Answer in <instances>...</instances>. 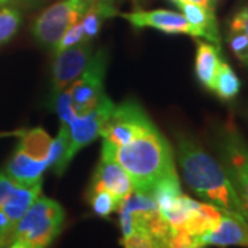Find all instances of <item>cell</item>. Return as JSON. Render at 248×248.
I'll use <instances>...</instances> for the list:
<instances>
[{
    "mask_svg": "<svg viewBox=\"0 0 248 248\" xmlns=\"http://www.w3.org/2000/svg\"><path fill=\"white\" fill-rule=\"evenodd\" d=\"M116 14L117 11L113 7L112 0H97L80 19L86 39L91 42L94 37H97L102 28V24L108 18L113 17Z\"/></svg>",
    "mask_w": 248,
    "mask_h": 248,
    "instance_id": "16",
    "label": "cell"
},
{
    "mask_svg": "<svg viewBox=\"0 0 248 248\" xmlns=\"http://www.w3.org/2000/svg\"><path fill=\"white\" fill-rule=\"evenodd\" d=\"M16 185L17 184L11 178L7 177L4 172H0V207L9 199V196L14 190Z\"/></svg>",
    "mask_w": 248,
    "mask_h": 248,
    "instance_id": "27",
    "label": "cell"
},
{
    "mask_svg": "<svg viewBox=\"0 0 248 248\" xmlns=\"http://www.w3.org/2000/svg\"><path fill=\"white\" fill-rule=\"evenodd\" d=\"M228 45L237 60L248 68V37L239 21L233 17L228 28Z\"/></svg>",
    "mask_w": 248,
    "mask_h": 248,
    "instance_id": "21",
    "label": "cell"
},
{
    "mask_svg": "<svg viewBox=\"0 0 248 248\" xmlns=\"http://www.w3.org/2000/svg\"><path fill=\"white\" fill-rule=\"evenodd\" d=\"M72 160L69 157V130L66 124H61L57 138L53 140L50 152L47 156L48 169H51L57 175H62L68 169Z\"/></svg>",
    "mask_w": 248,
    "mask_h": 248,
    "instance_id": "18",
    "label": "cell"
},
{
    "mask_svg": "<svg viewBox=\"0 0 248 248\" xmlns=\"http://www.w3.org/2000/svg\"><path fill=\"white\" fill-rule=\"evenodd\" d=\"M54 107H55V112L61 120V124L71 123L72 120L76 116V110L73 107V101H72L71 93L69 90H63L61 93L54 95Z\"/></svg>",
    "mask_w": 248,
    "mask_h": 248,
    "instance_id": "24",
    "label": "cell"
},
{
    "mask_svg": "<svg viewBox=\"0 0 248 248\" xmlns=\"http://www.w3.org/2000/svg\"><path fill=\"white\" fill-rule=\"evenodd\" d=\"M108 65V54L105 50H98L87 69L79 79L69 86L73 107L76 115H83L97 105L104 93V79Z\"/></svg>",
    "mask_w": 248,
    "mask_h": 248,
    "instance_id": "7",
    "label": "cell"
},
{
    "mask_svg": "<svg viewBox=\"0 0 248 248\" xmlns=\"http://www.w3.org/2000/svg\"><path fill=\"white\" fill-rule=\"evenodd\" d=\"M90 186L108 190L115 197L119 207L134 192V185L127 171L112 156L105 153H101V160L91 178Z\"/></svg>",
    "mask_w": 248,
    "mask_h": 248,
    "instance_id": "11",
    "label": "cell"
},
{
    "mask_svg": "<svg viewBox=\"0 0 248 248\" xmlns=\"http://www.w3.org/2000/svg\"><path fill=\"white\" fill-rule=\"evenodd\" d=\"M102 153L112 156L131 178L134 190L151 195L161 179L177 174L174 153L156 125L137 135L123 146L104 140Z\"/></svg>",
    "mask_w": 248,
    "mask_h": 248,
    "instance_id": "2",
    "label": "cell"
},
{
    "mask_svg": "<svg viewBox=\"0 0 248 248\" xmlns=\"http://www.w3.org/2000/svg\"><path fill=\"white\" fill-rule=\"evenodd\" d=\"M122 243L124 248H169L164 243L143 231H133L130 234L123 236Z\"/></svg>",
    "mask_w": 248,
    "mask_h": 248,
    "instance_id": "23",
    "label": "cell"
},
{
    "mask_svg": "<svg viewBox=\"0 0 248 248\" xmlns=\"http://www.w3.org/2000/svg\"><path fill=\"white\" fill-rule=\"evenodd\" d=\"M178 7L193 28L195 37L205 39L211 45L221 48V33L213 7L197 3H179Z\"/></svg>",
    "mask_w": 248,
    "mask_h": 248,
    "instance_id": "13",
    "label": "cell"
},
{
    "mask_svg": "<svg viewBox=\"0 0 248 248\" xmlns=\"http://www.w3.org/2000/svg\"><path fill=\"white\" fill-rule=\"evenodd\" d=\"M87 200H89L90 207L94 211L95 215L107 218L112 213L119 210V205L116 203L115 197L110 195L105 189L101 187H93L90 186L87 192Z\"/></svg>",
    "mask_w": 248,
    "mask_h": 248,
    "instance_id": "20",
    "label": "cell"
},
{
    "mask_svg": "<svg viewBox=\"0 0 248 248\" xmlns=\"http://www.w3.org/2000/svg\"><path fill=\"white\" fill-rule=\"evenodd\" d=\"M219 0H208V6L210 7H213V9H215V4L218 3Z\"/></svg>",
    "mask_w": 248,
    "mask_h": 248,
    "instance_id": "30",
    "label": "cell"
},
{
    "mask_svg": "<svg viewBox=\"0 0 248 248\" xmlns=\"http://www.w3.org/2000/svg\"><path fill=\"white\" fill-rule=\"evenodd\" d=\"M115 109V104L110 101L107 94H104L97 105L83 115H76L71 123L68 124L69 130V157H73L84 149L89 143L101 137L104 124L107 123L110 113Z\"/></svg>",
    "mask_w": 248,
    "mask_h": 248,
    "instance_id": "8",
    "label": "cell"
},
{
    "mask_svg": "<svg viewBox=\"0 0 248 248\" xmlns=\"http://www.w3.org/2000/svg\"><path fill=\"white\" fill-rule=\"evenodd\" d=\"M175 6L179 3H197V4H203V6H208V0H171Z\"/></svg>",
    "mask_w": 248,
    "mask_h": 248,
    "instance_id": "29",
    "label": "cell"
},
{
    "mask_svg": "<svg viewBox=\"0 0 248 248\" xmlns=\"http://www.w3.org/2000/svg\"><path fill=\"white\" fill-rule=\"evenodd\" d=\"M9 1H11V0H0V6H4V4H7Z\"/></svg>",
    "mask_w": 248,
    "mask_h": 248,
    "instance_id": "31",
    "label": "cell"
},
{
    "mask_svg": "<svg viewBox=\"0 0 248 248\" xmlns=\"http://www.w3.org/2000/svg\"><path fill=\"white\" fill-rule=\"evenodd\" d=\"M122 17L137 29L153 28L169 35H189L195 37L193 28L184 17V14L171 10H137L133 13H124Z\"/></svg>",
    "mask_w": 248,
    "mask_h": 248,
    "instance_id": "10",
    "label": "cell"
},
{
    "mask_svg": "<svg viewBox=\"0 0 248 248\" xmlns=\"http://www.w3.org/2000/svg\"><path fill=\"white\" fill-rule=\"evenodd\" d=\"M53 138L43 128H32L21 135L17 149L35 160H47Z\"/></svg>",
    "mask_w": 248,
    "mask_h": 248,
    "instance_id": "17",
    "label": "cell"
},
{
    "mask_svg": "<svg viewBox=\"0 0 248 248\" xmlns=\"http://www.w3.org/2000/svg\"><path fill=\"white\" fill-rule=\"evenodd\" d=\"M95 1L97 0H61L46 9L36 18L32 27L36 42L46 48L54 50L63 32L79 22Z\"/></svg>",
    "mask_w": 248,
    "mask_h": 248,
    "instance_id": "5",
    "label": "cell"
},
{
    "mask_svg": "<svg viewBox=\"0 0 248 248\" xmlns=\"http://www.w3.org/2000/svg\"><path fill=\"white\" fill-rule=\"evenodd\" d=\"M65 222V210L55 200L40 195L17 223L7 248H48Z\"/></svg>",
    "mask_w": 248,
    "mask_h": 248,
    "instance_id": "3",
    "label": "cell"
},
{
    "mask_svg": "<svg viewBox=\"0 0 248 248\" xmlns=\"http://www.w3.org/2000/svg\"><path fill=\"white\" fill-rule=\"evenodd\" d=\"M16 229V225L6 217V214L0 208V248H7L11 240L13 233Z\"/></svg>",
    "mask_w": 248,
    "mask_h": 248,
    "instance_id": "26",
    "label": "cell"
},
{
    "mask_svg": "<svg viewBox=\"0 0 248 248\" xmlns=\"http://www.w3.org/2000/svg\"><path fill=\"white\" fill-rule=\"evenodd\" d=\"M152 125L155 123L143 108L138 102L127 101L115 105L113 112L102 127L101 137L115 146H123Z\"/></svg>",
    "mask_w": 248,
    "mask_h": 248,
    "instance_id": "6",
    "label": "cell"
},
{
    "mask_svg": "<svg viewBox=\"0 0 248 248\" xmlns=\"http://www.w3.org/2000/svg\"><path fill=\"white\" fill-rule=\"evenodd\" d=\"M240 89H241V83L237 75L234 73L228 62L222 60L218 66V71L215 73L211 91H214L223 101H231L237 97Z\"/></svg>",
    "mask_w": 248,
    "mask_h": 248,
    "instance_id": "19",
    "label": "cell"
},
{
    "mask_svg": "<svg viewBox=\"0 0 248 248\" xmlns=\"http://www.w3.org/2000/svg\"><path fill=\"white\" fill-rule=\"evenodd\" d=\"M94 54L91 42H84L55 53L53 62L54 95L66 90L75 80L79 79L87 69Z\"/></svg>",
    "mask_w": 248,
    "mask_h": 248,
    "instance_id": "9",
    "label": "cell"
},
{
    "mask_svg": "<svg viewBox=\"0 0 248 248\" xmlns=\"http://www.w3.org/2000/svg\"><path fill=\"white\" fill-rule=\"evenodd\" d=\"M46 170H48L47 160L32 159L17 149L7 161L4 174L18 185H36L43 181Z\"/></svg>",
    "mask_w": 248,
    "mask_h": 248,
    "instance_id": "14",
    "label": "cell"
},
{
    "mask_svg": "<svg viewBox=\"0 0 248 248\" xmlns=\"http://www.w3.org/2000/svg\"><path fill=\"white\" fill-rule=\"evenodd\" d=\"M21 14L16 9H0V46L7 43L17 33L21 25Z\"/></svg>",
    "mask_w": 248,
    "mask_h": 248,
    "instance_id": "22",
    "label": "cell"
},
{
    "mask_svg": "<svg viewBox=\"0 0 248 248\" xmlns=\"http://www.w3.org/2000/svg\"><path fill=\"white\" fill-rule=\"evenodd\" d=\"M84 42H89L84 36V31H83V27L81 24L76 22L73 24L71 28H68L63 35L61 36V39L58 40V43L54 47V53H58V51H62V50H66V48H71L73 46H78L80 43H84Z\"/></svg>",
    "mask_w": 248,
    "mask_h": 248,
    "instance_id": "25",
    "label": "cell"
},
{
    "mask_svg": "<svg viewBox=\"0 0 248 248\" xmlns=\"http://www.w3.org/2000/svg\"><path fill=\"white\" fill-rule=\"evenodd\" d=\"M233 18H236V19L239 21V24L243 27V29H244V32H246V35H247L248 37V3L247 4H244V6L233 16Z\"/></svg>",
    "mask_w": 248,
    "mask_h": 248,
    "instance_id": "28",
    "label": "cell"
},
{
    "mask_svg": "<svg viewBox=\"0 0 248 248\" xmlns=\"http://www.w3.org/2000/svg\"><path fill=\"white\" fill-rule=\"evenodd\" d=\"M218 151L219 163L248 211V145L232 119L218 134Z\"/></svg>",
    "mask_w": 248,
    "mask_h": 248,
    "instance_id": "4",
    "label": "cell"
},
{
    "mask_svg": "<svg viewBox=\"0 0 248 248\" xmlns=\"http://www.w3.org/2000/svg\"><path fill=\"white\" fill-rule=\"evenodd\" d=\"M177 153L185 182L204 203L248 221V211L218 160L184 134H177Z\"/></svg>",
    "mask_w": 248,
    "mask_h": 248,
    "instance_id": "1",
    "label": "cell"
},
{
    "mask_svg": "<svg viewBox=\"0 0 248 248\" xmlns=\"http://www.w3.org/2000/svg\"><path fill=\"white\" fill-rule=\"evenodd\" d=\"M197 244L199 248H204L205 246H239L248 248V221L231 214L222 213L219 223L213 231L199 236Z\"/></svg>",
    "mask_w": 248,
    "mask_h": 248,
    "instance_id": "12",
    "label": "cell"
},
{
    "mask_svg": "<svg viewBox=\"0 0 248 248\" xmlns=\"http://www.w3.org/2000/svg\"><path fill=\"white\" fill-rule=\"evenodd\" d=\"M221 61V48L211 45L210 42H197L195 72L197 80L205 89L211 90L215 73L218 71Z\"/></svg>",
    "mask_w": 248,
    "mask_h": 248,
    "instance_id": "15",
    "label": "cell"
}]
</instances>
